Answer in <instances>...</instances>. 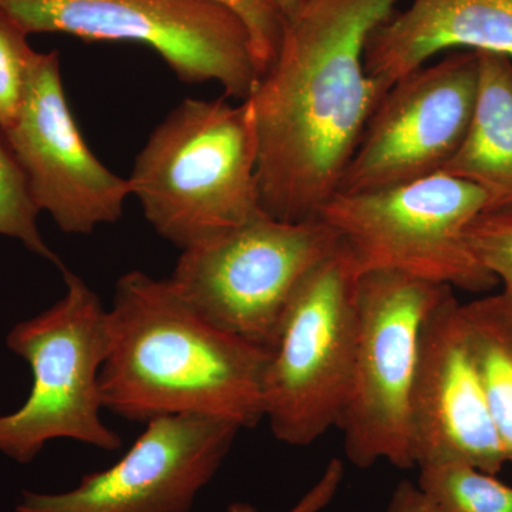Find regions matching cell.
Segmentation results:
<instances>
[{
	"instance_id": "6da1fadb",
	"label": "cell",
	"mask_w": 512,
	"mask_h": 512,
	"mask_svg": "<svg viewBox=\"0 0 512 512\" xmlns=\"http://www.w3.org/2000/svg\"><path fill=\"white\" fill-rule=\"evenodd\" d=\"M400 0H309L284 22L274 62L249 97L258 137L259 205L318 220L390 86L370 76V37Z\"/></svg>"
},
{
	"instance_id": "7a4b0ae2",
	"label": "cell",
	"mask_w": 512,
	"mask_h": 512,
	"mask_svg": "<svg viewBox=\"0 0 512 512\" xmlns=\"http://www.w3.org/2000/svg\"><path fill=\"white\" fill-rule=\"evenodd\" d=\"M107 319L104 409L140 423L202 414L251 429L264 420L268 350L202 318L170 279L127 272Z\"/></svg>"
},
{
	"instance_id": "3957f363",
	"label": "cell",
	"mask_w": 512,
	"mask_h": 512,
	"mask_svg": "<svg viewBox=\"0 0 512 512\" xmlns=\"http://www.w3.org/2000/svg\"><path fill=\"white\" fill-rule=\"evenodd\" d=\"M256 167L251 101L185 99L150 134L128 183L148 224L185 251L262 211Z\"/></svg>"
},
{
	"instance_id": "277c9868",
	"label": "cell",
	"mask_w": 512,
	"mask_h": 512,
	"mask_svg": "<svg viewBox=\"0 0 512 512\" xmlns=\"http://www.w3.org/2000/svg\"><path fill=\"white\" fill-rule=\"evenodd\" d=\"M66 291L6 336L10 352L32 372V387L15 412L0 414V454L29 464L53 440L116 451L121 439L101 419V369L109 355V319L99 295L62 268Z\"/></svg>"
},
{
	"instance_id": "5b68a950",
	"label": "cell",
	"mask_w": 512,
	"mask_h": 512,
	"mask_svg": "<svg viewBox=\"0 0 512 512\" xmlns=\"http://www.w3.org/2000/svg\"><path fill=\"white\" fill-rule=\"evenodd\" d=\"M490 208L477 185L437 173L396 187L338 192L319 220L335 229L359 275L394 271L473 293L498 284L468 247L466 231Z\"/></svg>"
},
{
	"instance_id": "8992f818",
	"label": "cell",
	"mask_w": 512,
	"mask_h": 512,
	"mask_svg": "<svg viewBox=\"0 0 512 512\" xmlns=\"http://www.w3.org/2000/svg\"><path fill=\"white\" fill-rule=\"evenodd\" d=\"M359 272L339 242L293 295L268 349L264 420L276 440L311 446L338 427L357 340Z\"/></svg>"
},
{
	"instance_id": "52a82bcc",
	"label": "cell",
	"mask_w": 512,
	"mask_h": 512,
	"mask_svg": "<svg viewBox=\"0 0 512 512\" xmlns=\"http://www.w3.org/2000/svg\"><path fill=\"white\" fill-rule=\"evenodd\" d=\"M454 289L394 271H369L357 286V340L338 429L350 463L416 467L412 394L424 322Z\"/></svg>"
},
{
	"instance_id": "ba28073f",
	"label": "cell",
	"mask_w": 512,
	"mask_h": 512,
	"mask_svg": "<svg viewBox=\"0 0 512 512\" xmlns=\"http://www.w3.org/2000/svg\"><path fill=\"white\" fill-rule=\"evenodd\" d=\"M28 35L151 47L185 83L215 82L225 97L252 96L262 67L244 19L221 0H0Z\"/></svg>"
},
{
	"instance_id": "9c48e42d",
	"label": "cell",
	"mask_w": 512,
	"mask_h": 512,
	"mask_svg": "<svg viewBox=\"0 0 512 512\" xmlns=\"http://www.w3.org/2000/svg\"><path fill=\"white\" fill-rule=\"evenodd\" d=\"M339 242L319 218L288 222L261 211L181 252L170 281L202 318L268 350L293 295Z\"/></svg>"
},
{
	"instance_id": "30bf717a",
	"label": "cell",
	"mask_w": 512,
	"mask_h": 512,
	"mask_svg": "<svg viewBox=\"0 0 512 512\" xmlns=\"http://www.w3.org/2000/svg\"><path fill=\"white\" fill-rule=\"evenodd\" d=\"M478 53L456 50L390 86L370 117L338 192H369L441 173L473 117Z\"/></svg>"
},
{
	"instance_id": "8fae6325",
	"label": "cell",
	"mask_w": 512,
	"mask_h": 512,
	"mask_svg": "<svg viewBox=\"0 0 512 512\" xmlns=\"http://www.w3.org/2000/svg\"><path fill=\"white\" fill-rule=\"evenodd\" d=\"M241 430L202 414L158 417L113 466L63 493L22 491L15 512H191Z\"/></svg>"
},
{
	"instance_id": "7c38bea8",
	"label": "cell",
	"mask_w": 512,
	"mask_h": 512,
	"mask_svg": "<svg viewBox=\"0 0 512 512\" xmlns=\"http://www.w3.org/2000/svg\"><path fill=\"white\" fill-rule=\"evenodd\" d=\"M5 136L36 207L63 232L89 235L120 220L130 183L101 163L84 141L64 94L55 50L37 52L18 119Z\"/></svg>"
},
{
	"instance_id": "4fadbf2b",
	"label": "cell",
	"mask_w": 512,
	"mask_h": 512,
	"mask_svg": "<svg viewBox=\"0 0 512 512\" xmlns=\"http://www.w3.org/2000/svg\"><path fill=\"white\" fill-rule=\"evenodd\" d=\"M412 444L416 467L456 460L497 476L508 463L454 291L434 308L421 332Z\"/></svg>"
},
{
	"instance_id": "5bb4252c",
	"label": "cell",
	"mask_w": 512,
	"mask_h": 512,
	"mask_svg": "<svg viewBox=\"0 0 512 512\" xmlns=\"http://www.w3.org/2000/svg\"><path fill=\"white\" fill-rule=\"evenodd\" d=\"M456 50L512 60V0H412L370 37L366 69L392 86Z\"/></svg>"
},
{
	"instance_id": "9a60e30c",
	"label": "cell",
	"mask_w": 512,
	"mask_h": 512,
	"mask_svg": "<svg viewBox=\"0 0 512 512\" xmlns=\"http://www.w3.org/2000/svg\"><path fill=\"white\" fill-rule=\"evenodd\" d=\"M441 173L477 185L490 208L512 202V60L478 53L476 106L466 137Z\"/></svg>"
},
{
	"instance_id": "2e32d148",
	"label": "cell",
	"mask_w": 512,
	"mask_h": 512,
	"mask_svg": "<svg viewBox=\"0 0 512 512\" xmlns=\"http://www.w3.org/2000/svg\"><path fill=\"white\" fill-rule=\"evenodd\" d=\"M468 342L483 380L505 458L512 461V293L461 303Z\"/></svg>"
},
{
	"instance_id": "e0dca14e",
	"label": "cell",
	"mask_w": 512,
	"mask_h": 512,
	"mask_svg": "<svg viewBox=\"0 0 512 512\" xmlns=\"http://www.w3.org/2000/svg\"><path fill=\"white\" fill-rule=\"evenodd\" d=\"M419 485L443 512H512V487L464 461L419 467Z\"/></svg>"
},
{
	"instance_id": "ac0fdd59",
	"label": "cell",
	"mask_w": 512,
	"mask_h": 512,
	"mask_svg": "<svg viewBox=\"0 0 512 512\" xmlns=\"http://www.w3.org/2000/svg\"><path fill=\"white\" fill-rule=\"evenodd\" d=\"M40 211L30 194L25 173L16 160L8 138L0 130V235L16 239L23 247L64 268L59 256L40 234Z\"/></svg>"
},
{
	"instance_id": "d6986e66",
	"label": "cell",
	"mask_w": 512,
	"mask_h": 512,
	"mask_svg": "<svg viewBox=\"0 0 512 512\" xmlns=\"http://www.w3.org/2000/svg\"><path fill=\"white\" fill-rule=\"evenodd\" d=\"M28 37L18 20L0 6V130L3 133L18 119L37 55Z\"/></svg>"
},
{
	"instance_id": "ffe728a7",
	"label": "cell",
	"mask_w": 512,
	"mask_h": 512,
	"mask_svg": "<svg viewBox=\"0 0 512 512\" xmlns=\"http://www.w3.org/2000/svg\"><path fill=\"white\" fill-rule=\"evenodd\" d=\"M466 239L485 271L512 293V202L480 212L468 225Z\"/></svg>"
},
{
	"instance_id": "44dd1931",
	"label": "cell",
	"mask_w": 512,
	"mask_h": 512,
	"mask_svg": "<svg viewBox=\"0 0 512 512\" xmlns=\"http://www.w3.org/2000/svg\"><path fill=\"white\" fill-rule=\"evenodd\" d=\"M221 2L234 9L247 23L252 42H254L256 56H258L262 74H264L265 70L274 62L276 52H278L284 22L254 0H221Z\"/></svg>"
},
{
	"instance_id": "7402d4cb",
	"label": "cell",
	"mask_w": 512,
	"mask_h": 512,
	"mask_svg": "<svg viewBox=\"0 0 512 512\" xmlns=\"http://www.w3.org/2000/svg\"><path fill=\"white\" fill-rule=\"evenodd\" d=\"M345 477V467L339 458L329 461L315 485L288 512H322L338 494ZM227 512H259L254 505L235 501L228 505Z\"/></svg>"
},
{
	"instance_id": "603a6c76",
	"label": "cell",
	"mask_w": 512,
	"mask_h": 512,
	"mask_svg": "<svg viewBox=\"0 0 512 512\" xmlns=\"http://www.w3.org/2000/svg\"><path fill=\"white\" fill-rule=\"evenodd\" d=\"M389 512H443L420 490L419 485L402 481L394 490Z\"/></svg>"
},
{
	"instance_id": "cb8c5ba5",
	"label": "cell",
	"mask_w": 512,
	"mask_h": 512,
	"mask_svg": "<svg viewBox=\"0 0 512 512\" xmlns=\"http://www.w3.org/2000/svg\"><path fill=\"white\" fill-rule=\"evenodd\" d=\"M254 2L274 13L282 22H286L295 16L309 0H254Z\"/></svg>"
}]
</instances>
